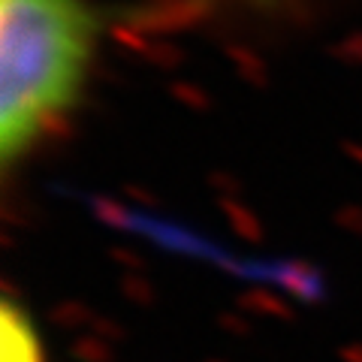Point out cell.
Here are the masks:
<instances>
[{
	"label": "cell",
	"mask_w": 362,
	"mask_h": 362,
	"mask_svg": "<svg viewBox=\"0 0 362 362\" xmlns=\"http://www.w3.org/2000/svg\"><path fill=\"white\" fill-rule=\"evenodd\" d=\"M85 0H0V160L16 166L73 109L97 49Z\"/></svg>",
	"instance_id": "1"
},
{
	"label": "cell",
	"mask_w": 362,
	"mask_h": 362,
	"mask_svg": "<svg viewBox=\"0 0 362 362\" xmlns=\"http://www.w3.org/2000/svg\"><path fill=\"white\" fill-rule=\"evenodd\" d=\"M0 359L4 362H42L40 335L30 326L25 311L13 302H4L0 311Z\"/></svg>",
	"instance_id": "2"
}]
</instances>
